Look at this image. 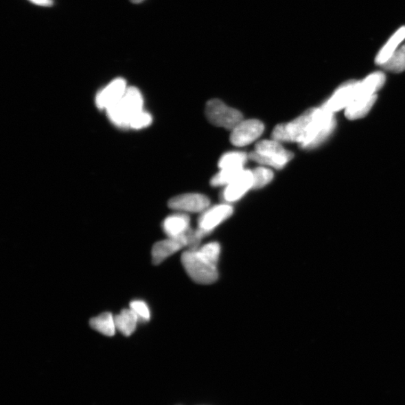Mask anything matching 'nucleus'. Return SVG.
Instances as JSON below:
<instances>
[{"mask_svg": "<svg viewBox=\"0 0 405 405\" xmlns=\"http://www.w3.org/2000/svg\"><path fill=\"white\" fill-rule=\"evenodd\" d=\"M336 127L334 113L322 106L310 108L289 123L275 126L272 139L297 143L305 150L314 149L329 139Z\"/></svg>", "mask_w": 405, "mask_h": 405, "instance_id": "1", "label": "nucleus"}, {"mask_svg": "<svg viewBox=\"0 0 405 405\" xmlns=\"http://www.w3.org/2000/svg\"><path fill=\"white\" fill-rule=\"evenodd\" d=\"M143 100L139 90L128 87L121 99L107 110L113 124L119 127H129L132 119L143 111Z\"/></svg>", "mask_w": 405, "mask_h": 405, "instance_id": "2", "label": "nucleus"}, {"mask_svg": "<svg viewBox=\"0 0 405 405\" xmlns=\"http://www.w3.org/2000/svg\"><path fill=\"white\" fill-rule=\"evenodd\" d=\"M248 158L257 163L282 169L294 158V154L285 148L280 142L275 140L259 141L255 150L249 153Z\"/></svg>", "mask_w": 405, "mask_h": 405, "instance_id": "3", "label": "nucleus"}, {"mask_svg": "<svg viewBox=\"0 0 405 405\" xmlns=\"http://www.w3.org/2000/svg\"><path fill=\"white\" fill-rule=\"evenodd\" d=\"M183 265L191 279L202 285H210L217 281V266L201 257L196 251L188 250L182 255Z\"/></svg>", "mask_w": 405, "mask_h": 405, "instance_id": "4", "label": "nucleus"}, {"mask_svg": "<svg viewBox=\"0 0 405 405\" xmlns=\"http://www.w3.org/2000/svg\"><path fill=\"white\" fill-rule=\"evenodd\" d=\"M205 113L207 118L213 125L231 131L243 120L240 111L228 106L220 100L209 101Z\"/></svg>", "mask_w": 405, "mask_h": 405, "instance_id": "5", "label": "nucleus"}, {"mask_svg": "<svg viewBox=\"0 0 405 405\" xmlns=\"http://www.w3.org/2000/svg\"><path fill=\"white\" fill-rule=\"evenodd\" d=\"M264 128L265 126L260 120L243 119L231 131V142L236 147H245L257 140L264 133Z\"/></svg>", "mask_w": 405, "mask_h": 405, "instance_id": "6", "label": "nucleus"}, {"mask_svg": "<svg viewBox=\"0 0 405 405\" xmlns=\"http://www.w3.org/2000/svg\"><path fill=\"white\" fill-rule=\"evenodd\" d=\"M170 208L185 213H202L210 206L209 199L204 194L189 193L176 196L168 202Z\"/></svg>", "mask_w": 405, "mask_h": 405, "instance_id": "7", "label": "nucleus"}, {"mask_svg": "<svg viewBox=\"0 0 405 405\" xmlns=\"http://www.w3.org/2000/svg\"><path fill=\"white\" fill-rule=\"evenodd\" d=\"M233 213V208L229 204L209 207L199 218L198 228L210 233L216 227L228 220Z\"/></svg>", "mask_w": 405, "mask_h": 405, "instance_id": "8", "label": "nucleus"}, {"mask_svg": "<svg viewBox=\"0 0 405 405\" xmlns=\"http://www.w3.org/2000/svg\"><path fill=\"white\" fill-rule=\"evenodd\" d=\"M253 188V172L244 170L233 181L226 185L222 194L224 201L228 202H236Z\"/></svg>", "mask_w": 405, "mask_h": 405, "instance_id": "9", "label": "nucleus"}, {"mask_svg": "<svg viewBox=\"0 0 405 405\" xmlns=\"http://www.w3.org/2000/svg\"><path fill=\"white\" fill-rule=\"evenodd\" d=\"M356 80H350L340 86L322 107L332 113L345 110L355 97Z\"/></svg>", "mask_w": 405, "mask_h": 405, "instance_id": "10", "label": "nucleus"}, {"mask_svg": "<svg viewBox=\"0 0 405 405\" xmlns=\"http://www.w3.org/2000/svg\"><path fill=\"white\" fill-rule=\"evenodd\" d=\"M126 80L117 78L103 89L96 96V104L100 109L108 110L118 102L127 91Z\"/></svg>", "mask_w": 405, "mask_h": 405, "instance_id": "11", "label": "nucleus"}, {"mask_svg": "<svg viewBox=\"0 0 405 405\" xmlns=\"http://www.w3.org/2000/svg\"><path fill=\"white\" fill-rule=\"evenodd\" d=\"M186 246H187V240H186L185 233L179 237L168 238L165 240L157 242L152 250L153 264H160L167 257Z\"/></svg>", "mask_w": 405, "mask_h": 405, "instance_id": "12", "label": "nucleus"}, {"mask_svg": "<svg viewBox=\"0 0 405 405\" xmlns=\"http://www.w3.org/2000/svg\"><path fill=\"white\" fill-rule=\"evenodd\" d=\"M378 99V95H364L355 100L345 110V115L348 119L356 120L366 117Z\"/></svg>", "mask_w": 405, "mask_h": 405, "instance_id": "13", "label": "nucleus"}, {"mask_svg": "<svg viewBox=\"0 0 405 405\" xmlns=\"http://www.w3.org/2000/svg\"><path fill=\"white\" fill-rule=\"evenodd\" d=\"M168 238L181 236L190 228V218L184 213H176L167 217L162 224Z\"/></svg>", "mask_w": 405, "mask_h": 405, "instance_id": "14", "label": "nucleus"}, {"mask_svg": "<svg viewBox=\"0 0 405 405\" xmlns=\"http://www.w3.org/2000/svg\"><path fill=\"white\" fill-rule=\"evenodd\" d=\"M405 39V27H402L397 30L391 36L386 45L380 49L376 56L375 63L380 67L390 59L391 56L400 47V45Z\"/></svg>", "mask_w": 405, "mask_h": 405, "instance_id": "15", "label": "nucleus"}, {"mask_svg": "<svg viewBox=\"0 0 405 405\" xmlns=\"http://www.w3.org/2000/svg\"><path fill=\"white\" fill-rule=\"evenodd\" d=\"M115 319L117 329L125 336H130L134 334L139 321V316L131 309L124 310L115 316Z\"/></svg>", "mask_w": 405, "mask_h": 405, "instance_id": "16", "label": "nucleus"}, {"mask_svg": "<svg viewBox=\"0 0 405 405\" xmlns=\"http://www.w3.org/2000/svg\"><path fill=\"white\" fill-rule=\"evenodd\" d=\"M93 329L100 332L106 336H113L116 334V323L115 317L110 312H104L91 320Z\"/></svg>", "mask_w": 405, "mask_h": 405, "instance_id": "17", "label": "nucleus"}, {"mask_svg": "<svg viewBox=\"0 0 405 405\" xmlns=\"http://www.w3.org/2000/svg\"><path fill=\"white\" fill-rule=\"evenodd\" d=\"M248 155L244 152L232 151L226 152L218 161V167L220 169L227 167L244 168Z\"/></svg>", "mask_w": 405, "mask_h": 405, "instance_id": "18", "label": "nucleus"}, {"mask_svg": "<svg viewBox=\"0 0 405 405\" xmlns=\"http://www.w3.org/2000/svg\"><path fill=\"white\" fill-rule=\"evenodd\" d=\"M244 168L241 167H227L220 169V172L216 174L210 181L213 186H225L230 184L236 178L244 171Z\"/></svg>", "mask_w": 405, "mask_h": 405, "instance_id": "19", "label": "nucleus"}, {"mask_svg": "<svg viewBox=\"0 0 405 405\" xmlns=\"http://www.w3.org/2000/svg\"><path fill=\"white\" fill-rule=\"evenodd\" d=\"M382 67L394 73L405 71V44L400 47Z\"/></svg>", "mask_w": 405, "mask_h": 405, "instance_id": "20", "label": "nucleus"}, {"mask_svg": "<svg viewBox=\"0 0 405 405\" xmlns=\"http://www.w3.org/2000/svg\"><path fill=\"white\" fill-rule=\"evenodd\" d=\"M198 254L207 262L217 266L221 253L220 245L218 242H213L208 243L204 246L200 247L196 250Z\"/></svg>", "mask_w": 405, "mask_h": 405, "instance_id": "21", "label": "nucleus"}, {"mask_svg": "<svg viewBox=\"0 0 405 405\" xmlns=\"http://www.w3.org/2000/svg\"><path fill=\"white\" fill-rule=\"evenodd\" d=\"M252 172L253 176V189H262L268 185L273 179V172L269 168L258 167Z\"/></svg>", "mask_w": 405, "mask_h": 405, "instance_id": "22", "label": "nucleus"}, {"mask_svg": "<svg viewBox=\"0 0 405 405\" xmlns=\"http://www.w3.org/2000/svg\"><path fill=\"white\" fill-rule=\"evenodd\" d=\"M130 309L139 316V319L148 321L151 314L147 303L142 301H134L130 303Z\"/></svg>", "mask_w": 405, "mask_h": 405, "instance_id": "23", "label": "nucleus"}, {"mask_svg": "<svg viewBox=\"0 0 405 405\" xmlns=\"http://www.w3.org/2000/svg\"><path fill=\"white\" fill-rule=\"evenodd\" d=\"M152 118L150 113L142 111L132 119L129 127L134 129H141L149 126L152 124Z\"/></svg>", "mask_w": 405, "mask_h": 405, "instance_id": "24", "label": "nucleus"}, {"mask_svg": "<svg viewBox=\"0 0 405 405\" xmlns=\"http://www.w3.org/2000/svg\"><path fill=\"white\" fill-rule=\"evenodd\" d=\"M30 1L40 6H51L53 5L52 0H30Z\"/></svg>", "mask_w": 405, "mask_h": 405, "instance_id": "25", "label": "nucleus"}, {"mask_svg": "<svg viewBox=\"0 0 405 405\" xmlns=\"http://www.w3.org/2000/svg\"><path fill=\"white\" fill-rule=\"evenodd\" d=\"M143 1V0H131V2L135 4L141 3Z\"/></svg>", "mask_w": 405, "mask_h": 405, "instance_id": "26", "label": "nucleus"}]
</instances>
